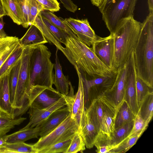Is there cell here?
<instances>
[{"label": "cell", "instance_id": "obj_1", "mask_svg": "<svg viewBox=\"0 0 153 153\" xmlns=\"http://www.w3.org/2000/svg\"><path fill=\"white\" fill-rule=\"evenodd\" d=\"M134 53L137 76L153 88V13L142 23Z\"/></svg>", "mask_w": 153, "mask_h": 153}, {"label": "cell", "instance_id": "obj_2", "mask_svg": "<svg viewBox=\"0 0 153 153\" xmlns=\"http://www.w3.org/2000/svg\"><path fill=\"white\" fill-rule=\"evenodd\" d=\"M65 45L71 59L70 63L81 74L94 78L109 75L116 71L106 66L98 58L91 48L78 39L69 36Z\"/></svg>", "mask_w": 153, "mask_h": 153}, {"label": "cell", "instance_id": "obj_3", "mask_svg": "<svg viewBox=\"0 0 153 153\" xmlns=\"http://www.w3.org/2000/svg\"><path fill=\"white\" fill-rule=\"evenodd\" d=\"M142 23L134 16L121 21L114 33V53L113 63L116 71L126 62L135 50L140 35Z\"/></svg>", "mask_w": 153, "mask_h": 153}, {"label": "cell", "instance_id": "obj_4", "mask_svg": "<svg viewBox=\"0 0 153 153\" xmlns=\"http://www.w3.org/2000/svg\"><path fill=\"white\" fill-rule=\"evenodd\" d=\"M51 54L45 45L35 46L30 60V92L36 86L52 87L54 64L51 60Z\"/></svg>", "mask_w": 153, "mask_h": 153}, {"label": "cell", "instance_id": "obj_5", "mask_svg": "<svg viewBox=\"0 0 153 153\" xmlns=\"http://www.w3.org/2000/svg\"><path fill=\"white\" fill-rule=\"evenodd\" d=\"M27 46L24 48L17 87L15 117H20L29 108L30 87V60L35 47Z\"/></svg>", "mask_w": 153, "mask_h": 153}, {"label": "cell", "instance_id": "obj_6", "mask_svg": "<svg viewBox=\"0 0 153 153\" xmlns=\"http://www.w3.org/2000/svg\"><path fill=\"white\" fill-rule=\"evenodd\" d=\"M137 0H115L102 13V20L113 34L123 20L134 16Z\"/></svg>", "mask_w": 153, "mask_h": 153}, {"label": "cell", "instance_id": "obj_7", "mask_svg": "<svg viewBox=\"0 0 153 153\" xmlns=\"http://www.w3.org/2000/svg\"><path fill=\"white\" fill-rule=\"evenodd\" d=\"M78 128L75 120L70 114L56 128L49 134L40 137L38 141L33 145L37 153L57 143L71 138L76 132Z\"/></svg>", "mask_w": 153, "mask_h": 153}, {"label": "cell", "instance_id": "obj_8", "mask_svg": "<svg viewBox=\"0 0 153 153\" xmlns=\"http://www.w3.org/2000/svg\"><path fill=\"white\" fill-rule=\"evenodd\" d=\"M79 78L78 91L75 94L70 82V91L68 95L65 96L68 107L72 118L75 121L80 133L85 121L86 111L84 103V95L82 82L79 72L76 71Z\"/></svg>", "mask_w": 153, "mask_h": 153}, {"label": "cell", "instance_id": "obj_9", "mask_svg": "<svg viewBox=\"0 0 153 153\" xmlns=\"http://www.w3.org/2000/svg\"><path fill=\"white\" fill-rule=\"evenodd\" d=\"M117 71L109 75L91 78L80 74L83 83L85 107L88 104L91 95H99L106 93L113 85Z\"/></svg>", "mask_w": 153, "mask_h": 153}, {"label": "cell", "instance_id": "obj_10", "mask_svg": "<svg viewBox=\"0 0 153 153\" xmlns=\"http://www.w3.org/2000/svg\"><path fill=\"white\" fill-rule=\"evenodd\" d=\"M63 95L52 87H37L30 92V105L39 109L44 108L57 101Z\"/></svg>", "mask_w": 153, "mask_h": 153}, {"label": "cell", "instance_id": "obj_11", "mask_svg": "<svg viewBox=\"0 0 153 153\" xmlns=\"http://www.w3.org/2000/svg\"><path fill=\"white\" fill-rule=\"evenodd\" d=\"M91 48L97 57L108 68L114 70L113 66L114 53L113 34H110L105 37L97 35Z\"/></svg>", "mask_w": 153, "mask_h": 153}, {"label": "cell", "instance_id": "obj_12", "mask_svg": "<svg viewBox=\"0 0 153 153\" xmlns=\"http://www.w3.org/2000/svg\"><path fill=\"white\" fill-rule=\"evenodd\" d=\"M129 66L126 77L123 99L136 115L139 111L136 95V82L137 76L135 66L134 53L129 59Z\"/></svg>", "mask_w": 153, "mask_h": 153}, {"label": "cell", "instance_id": "obj_13", "mask_svg": "<svg viewBox=\"0 0 153 153\" xmlns=\"http://www.w3.org/2000/svg\"><path fill=\"white\" fill-rule=\"evenodd\" d=\"M97 97L101 103L105 133L110 137L115 129V120L123 102L117 106L105 94L99 95Z\"/></svg>", "mask_w": 153, "mask_h": 153}, {"label": "cell", "instance_id": "obj_14", "mask_svg": "<svg viewBox=\"0 0 153 153\" xmlns=\"http://www.w3.org/2000/svg\"><path fill=\"white\" fill-rule=\"evenodd\" d=\"M129 59L118 69L113 85L105 93L117 106L121 104L124 100L125 85L129 66Z\"/></svg>", "mask_w": 153, "mask_h": 153}, {"label": "cell", "instance_id": "obj_15", "mask_svg": "<svg viewBox=\"0 0 153 153\" xmlns=\"http://www.w3.org/2000/svg\"><path fill=\"white\" fill-rule=\"evenodd\" d=\"M65 96L63 95L57 101L46 108L39 109L31 105L29 108V121L24 128H32L48 117L55 111L66 106Z\"/></svg>", "mask_w": 153, "mask_h": 153}, {"label": "cell", "instance_id": "obj_16", "mask_svg": "<svg viewBox=\"0 0 153 153\" xmlns=\"http://www.w3.org/2000/svg\"><path fill=\"white\" fill-rule=\"evenodd\" d=\"M69 114L68 108L67 106L53 112L36 126L38 129L39 136L42 137L49 134L57 127Z\"/></svg>", "mask_w": 153, "mask_h": 153}, {"label": "cell", "instance_id": "obj_17", "mask_svg": "<svg viewBox=\"0 0 153 153\" xmlns=\"http://www.w3.org/2000/svg\"><path fill=\"white\" fill-rule=\"evenodd\" d=\"M10 70L0 78V111L15 119V110L12 107L10 98L8 74Z\"/></svg>", "mask_w": 153, "mask_h": 153}, {"label": "cell", "instance_id": "obj_18", "mask_svg": "<svg viewBox=\"0 0 153 153\" xmlns=\"http://www.w3.org/2000/svg\"><path fill=\"white\" fill-rule=\"evenodd\" d=\"M85 111L98 134H105L103 111L101 103L99 98L97 97L93 99L90 105L85 108Z\"/></svg>", "mask_w": 153, "mask_h": 153}, {"label": "cell", "instance_id": "obj_19", "mask_svg": "<svg viewBox=\"0 0 153 153\" xmlns=\"http://www.w3.org/2000/svg\"><path fill=\"white\" fill-rule=\"evenodd\" d=\"M56 49L55 54V62L54 65L55 73L53 83L57 91L63 95L68 96L69 92L70 82L68 80V78L63 73L62 67L57 54L59 50L57 48Z\"/></svg>", "mask_w": 153, "mask_h": 153}, {"label": "cell", "instance_id": "obj_20", "mask_svg": "<svg viewBox=\"0 0 153 153\" xmlns=\"http://www.w3.org/2000/svg\"><path fill=\"white\" fill-rule=\"evenodd\" d=\"M25 34L19 40L23 47L43 45L48 42L43 34L35 25H31Z\"/></svg>", "mask_w": 153, "mask_h": 153}, {"label": "cell", "instance_id": "obj_21", "mask_svg": "<svg viewBox=\"0 0 153 153\" xmlns=\"http://www.w3.org/2000/svg\"><path fill=\"white\" fill-rule=\"evenodd\" d=\"M79 133L84 140L86 148H93L99 134L86 111L85 123Z\"/></svg>", "mask_w": 153, "mask_h": 153}, {"label": "cell", "instance_id": "obj_22", "mask_svg": "<svg viewBox=\"0 0 153 153\" xmlns=\"http://www.w3.org/2000/svg\"><path fill=\"white\" fill-rule=\"evenodd\" d=\"M21 63V57L13 65L8 74V83L10 102L15 110L17 87Z\"/></svg>", "mask_w": 153, "mask_h": 153}, {"label": "cell", "instance_id": "obj_23", "mask_svg": "<svg viewBox=\"0 0 153 153\" xmlns=\"http://www.w3.org/2000/svg\"><path fill=\"white\" fill-rule=\"evenodd\" d=\"M32 25H33L41 31L46 40L51 44L54 45L58 50L62 52L66 56L69 61H71V58L68 54L65 48L62 46L60 43L51 34L48 28L43 22L40 12L36 16Z\"/></svg>", "mask_w": 153, "mask_h": 153}, {"label": "cell", "instance_id": "obj_24", "mask_svg": "<svg viewBox=\"0 0 153 153\" xmlns=\"http://www.w3.org/2000/svg\"><path fill=\"white\" fill-rule=\"evenodd\" d=\"M38 129L37 127L32 128H23L14 133L7 135V142H25L31 139L38 138Z\"/></svg>", "mask_w": 153, "mask_h": 153}, {"label": "cell", "instance_id": "obj_25", "mask_svg": "<svg viewBox=\"0 0 153 153\" xmlns=\"http://www.w3.org/2000/svg\"><path fill=\"white\" fill-rule=\"evenodd\" d=\"M6 15L9 16L13 22L18 25L22 24L21 10L17 0H1Z\"/></svg>", "mask_w": 153, "mask_h": 153}, {"label": "cell", "instance_id": "obj_26", "mask_svg": "<svg viewBox=\"0 0 153 153\" xmlns=\"http://www.w3.org/2000/svg\"><path fill=\"white\" fill-rule=\"evenodd\" d=\"M135 116L127 102L124 100L116 117L115 123V129L134 120Z\"/></svg>", "mask_w": 153, "mask_h": 153}, {"label": "cell", "instance_id": "obj_27", "mask_svg": "<svg viewBox=\"0 0 153 153\" xmlns=\"http://www.w3.org/2000/svg\"><path fill=\"white\" fill-rule=\"evenodd\" d=\"M40 13L42 18L46 19L59 28L65 32L70 37L75 39H78L76 35L69 26L63 21L61 17H58L53 13L47 10H42Z\"/></svg>", "mask_w": 153, "mask_h": 153}, {"label": "cell", "instance_id": "obj_28", "mask_svg": "<svg viewBox=\"0 0 153 153\" xmlns=\"http://www.w3.org/2000/svg\"><path fill=\"white\" fill-rule=\"evenodd\" d=\"M134 120L115 129L111 134L112 143L117 147L128 136L132 128Z\"/></svg>", "mask_w": 153, "mask_h": 153}, {"label": "cell", "instance_id": "obj_29", "mask_svg": "<svg viewBox=\"0 0 153 153\" xmlns=\"http://www.w3.org/2000/svg\"><path fill=\"white\" fill-rule=\"evenodd\" d=\"M26 118L20 117L12 119L8 115L2 113L0 117V137L6 135L16 126L19 125L26 119Z\"/></svg>", "mask_w": 153, "mask_h": 153}, {"label": "cell", "instance_id": "obj_30", "mask_svg": "<svg viewBox=\"0 0 153 153\" xmlns=\"http://www.w3.org/2000/svg\"><path fill=\"white\" fill-rule=\"evenodd\" d=\"M138 111L143 119L149 124L153 115V93L149 94L145 98Z\"/></svg>", "mask_w": 153, "mask_h": 153}, {"label": "cell", "instance_id": "obj_31", "mask_svg": "<svg viewBox=\"0 0 153 153\" xmlns=\"http://www.w3.org/2000/svg\"><path fill=\"white\" fill-rule=\"evenodd\" d=\"M94 146L97 149L96 152L98 153H109L117 147L112 143L110 137L103 133L98 134Z\"/></svg>", "mask_w": 153, "mask_h": 153}, {"label": "cell", "instance_id": "obj_32", "mask_svg": "<svg viewBox=\"0 0 153 153\" xmlns=\"http://www.w3.org/2000/svg\"><path fill=\"white\" fill-rule=\"evenodd\" d=\"M61 18L76 35L79 41L89 47L92 45V42L85 35L80 26L75 21L74 19L71 17L65 19Z\"/></svg>", "mask_w": 153, "mask_h": 153}, {"label": "cell", "instance_id": "obj_33", "mask_svg": "<svg viewBox=\"0 0 153 153\" xmlns=\"http://www.w3.org/2000/svg\"><path fill=\"white\" fill-rule=\"evenodd\" d=\"M4 147L7 149V153H37L33 145L23 142L7 143Z\"/></svg>", "mask_w": 153, "mask_h": 153}, {"label": "cell", "instance_id": "obj_34", "mask_svg": "<svg viewBox=\"0 0 153 153\" xmlns=\"http://www.w3.org/2000/svg\"><path fill=\"white\" fill-rule=\"evenodd\" d=\"M24 47L20 43L0 68V78L12 68L22 56Z\"/></svg>", "mask_w": 153, "mask_h": 153}, {"label": "cell", "instance_id": "obj_35", "mask_svg": "<svg viewBox=\"0 0 153 153\" xmlns=\"http://www.w3.org/2000/svg\"><path fill=\"white\" fill-rule=\"evenodd\" d=\"M137 103L139 108L143 100L149 94L153 93V88L149 86L137 76L136 82Z\"/></svg>", "mask_w": 153, "mask_h": 153}, {"label": "cell", "instance_id": "obj_36", "mask_svg": "<svg viewBox=\"0 0 153 153\" xmlns=\"http://www.w3.org/2000/svg\"><path fill=\"white\" fill-rule=\"evenodd\" d=\"M42 19L43 22L56 39L59 43H62L65 45L66 44L67 38L69 36L68 34L46 19L42 18Z\"/></svg>", "mask_w": 153, "mask_h": 153}, {"label": "cell", "instance_id": "obj_37", "mask_svg": "<svg viewBox=\"0 0 153 153\" xmlns=\"http://www.w3.org/2000/svg\"><path fill=\"white\" fill-rule=\"evenodd\" d=\"M84 140L79 132H76L71 139L70 145L65 153L83 152L85 149Z\"/></svg>", "mask_w": 153, "mask_h": 153}, {"label": "cell", "instance_id": "obj_38", "mask_svg": "<svg viewBox=\"0 0 153 153\" xmlns=\"http://www.w3.org/2000/svg\"><path fill=\"white\" fill-rule=\"evenodd\" d=\"M142 134H140L136 136L127 137L117 147L110 151L109 153H124L126 152L135 144Z\"/></svg>", "mask_w": 153, "mask_h": 153}, {"label": "cell", "instance_id": "obj_39", "mask_svg": "<svg viewBox=\"0 0 153 153\" xmlns=\"http://www.w3.org/2000/svg\"><path fill=\"white\" fill-rule=\"evenodd\" d=\"M148 125L143 119L138 111L135 116L132 128L128 137L143 134L146 129Z\"/></svg>", "mask_w": 153, "mask_h": 153}, {"label": "cell", "instance_id": "obj_40", "mask_svg": "<svg viewBox=\"0 0 153 153\" xmlns=\"http://www.w3.org/2000/svg\"><path fill=\"white\" fill-rule=\"evenodd\" d=\"M71 138L60 142L40 151L39 153H65L71 141Z\"/></svg>", "mask_w": 153, "mask_h": 153}, {"label": "cell", "instance_id": "obj_41", "mask_svg": "<svg viewBox=\"0 0 153 153\" xmlns=\"http://www.w3.org/2000/svg\"><path fill=\"white\" fill-rule=\"evenodd\" d=\"M75 21L80 26L85 35L93 42L96 38L97 35L91 27L87 19H74Z\"/></svg>", "mask_w": 153, "mask_h": 153}, {"label": "cell", "instance_id": "obj_42", "mask_svg": "<svg viewBox=\"0 0 153 153\" xmlns=\"http://www.w3.org/2000/svg\"><path fill=\"white\" fill-rule=\"evenodd\" d=\"M22 13L23 22L22 25L25 28L30 26L29 22L30 0H17Z\"/></svg>", "mask_w": 153, "mask_h": 153}, {"label": "cell", "instance_id": "obj_43", "mask_svg": "<svg viewBox=\"0 0 153 153\" xmlns=\"http://www.w3.org/2000/svg\"><path fill=\"white\" fill-rule=\"evenodd\" d=\"M44 10L43 7L36 0H30L29 22L32 25L38 14Z\"/></svg>", "mask_w": 153, "mask_h": 153}, {"label": "cell", "instance_id": "obj_44", "mask_svg": "<svg viewBox=\"0 0 153 153\" xmlns=\"http://www.w3.org/2000/svg\"><path fill=\"white\" fill-rule=\"evenodd\" d=\"M44 7V10L52 13L56 12L60 9L59 3L57 0H36Z\"/></svg>", "mask_w": 153, "mask_h": 153}, {"label": "cell", "instance_id": "obj_45", "mask_svg": "<svg viewBox=\"0 0 153 153\" xmlns=\"http://www.w3.org/2000/svg\"><path fill=\"white\" fill-rule=\"evenodd\" d=\"M19 43V42L14 45L10 49L6 51L0 57V68L6 59L16 49Z\"/></svg>", "mask_w": 153, "mask_h": 153}, {"label": "cell", "instance_id": "obj_46", "mask_svg": "<svg viewBox=\"0 0 153 153\" xmlns=\"http://www.w3.org/2000/svg\"><path fill=\"white\" fill-rule=\"evenodd\" d=\"M115 0H104L101 5L98 7L100 12L102 13Z\"/></svg>", "mask_w": 153, "mask_h": 153}, {"label": "cell", "instance_id": "obj_47", "mask_svg": "<svg viewBox=\"0 0 153 153\" xmlns=\"http://www.w3.org/2000/svg\"><path fill=\"white\" fill-rule=\"evenodd\" d=\"M4 23L3 20V17L0 18V35L2 37L7 36L3 30Z\"/></svg>", "mask_w": 153, "mask_h": 153}, {"label": "cell", "instance_id": "obj_48", "mask_svg": "<svg viewBox=\"0 0 153 153\" xmlns=\"http://www.w3.org/2000/svg\"><path fill=\"white\" fill-rule=\"evenodd\" d=\"M7 135L0 137V148L4 147L6 143H7Z\"/></svg>", "mask_w": 153, "mask_h": 153}, {"label": "cell", "instance_id": "obj_49", "mask_svg": "<svg viewBox=\"0 0 153 153\" xmlns=\"http://www.w3.org/2000/svg\"><path fill=\"white\" fill-rule=\"evenodd\" d=\"M92 4L99 7L102 4L104 0H90Z\"/></svg>", "mask_w": 153, "mask_h": 153}, {"label": "cell", "instance_id": "obj_50", "mask_svg": "<svg viewBox=\"0 0 153 153\" xmlns=\"http://www.w3.org/2000/svg\"><path fill=\"white\" fill-rule=\"evenodd\" d=\"M149 13H153V0H147Z\"/></svg>", "mask_w": 153, "mask_h": 153}, {"label": "cell", "instance_id": "obj_51", "mask_svg": "<svg viewBox=\"0 0 153 153\" xmlns=\"http://www.w3.org/2000/svg\"><path fill=\"white\" fill-rule=\"evenodd\" d=\"M6 15L1 0H0V18Z\"/></svg>", "mask_w": 153, "mask_h": 153}, {"label": "cell", "instance_id": "obj_52", "mask_svg": "<svg viewBox=\"0 0 153 153\" xmlns=\"http://www.w3.org/2000/svg\"><path fill=\"white\" fill-rule=\"evenodd\" d=\"M4 148H0V153H4Z\"/></svg>", "mask_w": 153, "mask_h": 153}, {"label": "cell", "instance_id": "obj_53", "mask_svg": "<svg viewBox=\"0 0 153 153\" xmlns=\"http://www.w3.org/2000/svg\"><path fill=\"white\" fill-rule=\"evenodd\" d=\"M2 113L0 111V117L1 116Z\"/></svg>", "mask_w": 153, "mask_h": 153}, {"label": "cell", "instance_id": "obj_54", "mask_svg": "<svg viewBox=\"0 0 153 153\" xmlns=\"http://www.w3.org/2000/svg\"><path fill=\"white\" fill-rule=\"evenodd\" d=\"M3 37H2L0 35V40H1Z\"/></svg>", "mask_w": 153, "mask_h": 153}, {"label": "cell", "instance_id": "obj_55", "mask_svg": "<svg viewBox=\"0 0 153 153\" xmlns=\"http://www.w3.org/2000/svg\"><path fill=\"white\" fill-rule=\"evenodd\" d=\"M5 52H4V53H5ZM4 53H2V54H0V57H1L2 56V55H3V54Z\"/></svg>", "mask_w": 153, "mask_h": 153}]
</instances>
